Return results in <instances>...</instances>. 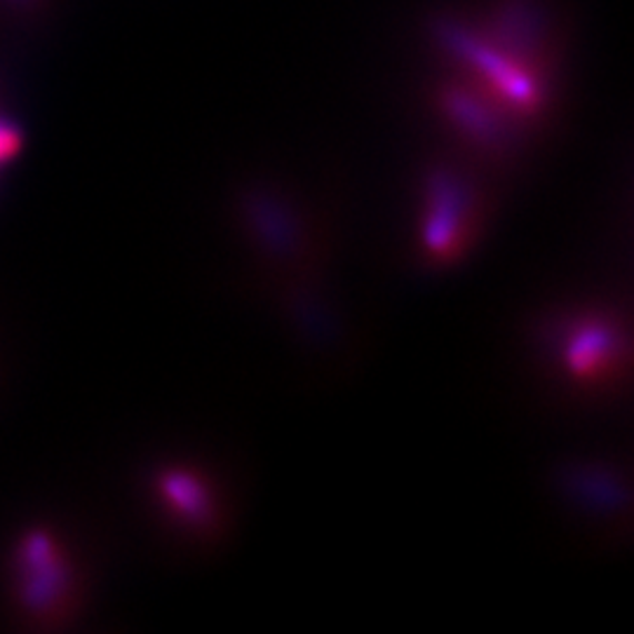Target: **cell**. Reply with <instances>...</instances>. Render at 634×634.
Listing matches in <instances>:
<instances>
[{
    "label": "cell",
    "mask_w": 634,
    "mask_h": 634,
    "mask_svg": "<svg viewBox=\"0 0 634 634\" xmlns=\"http://www.w3.org/2000/svg\"><path fill=\"white\" fill-rule=\"evenodd\" d=\"M425 202L423 242L427 256L435 261L456 259L477 233L482 202L463 179L449 172L431 179Z\"/></svg>",
    "instance_id": "1"
},
{
    "label": "cell",
    "mask_w": 634,
    "mask_h": 634,
    "mask_svg": "<svg viewBox=\"0 0 634 634\" xmlns=\"http://www.w3.org/2000/svg\"><path fill=\"white\" fill-rule=\"evenodd\" d=\"M621 358L616 330L602 322L581 324L566 345V362L571 372L583 379H600L613 374Z\"/></svg>",
    "instance_id": "2"
},
{
    "label": "cell",
    "mask_w": 634,
    "mask_h": 634,
    "mask_svg": "<svg viewBox=\"0 0 634 634\" xmlns=\"http://www.w3.org/2000/svg\"><path fill=\"white\" fill-rule=\"evenodd\" d=\"M22 564L27 595L33 600V604L52 602L59 595L61 585H64V571H61L54 545L43 536L29 539L22 550Z\"/></svg>",
    "instance_id": "3"
},
{
    "label": "cell",
    "mask_w": 634,
    "mask_h": 634,
    "mask_svg": "<svg viewBox=\"0 0 634 634\" xmlns=\"http://www.w3.org/2000/svg\"><path fill=\"white\" fill-rule=\"evenodd\" d=\"M19 149V137L10 125H0V162L10 160Z\"/></svg>",
    "instance_id": "4"
}]
</instances>
